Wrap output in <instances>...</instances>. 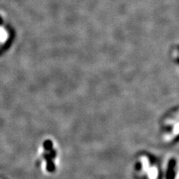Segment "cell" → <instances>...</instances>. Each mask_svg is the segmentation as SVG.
<instances>
[{"mask_svg":"<svg viewBox=\"0 0 179 179\" xmlns=\"http://www.w3.org/2000/svg\"><path fill=\"white\" fill-rule=\"evenodd\" d=\"M174 166H175V161L171 160L169 163V166L168 169V174H167V178L168 179H173L174 177Z\"/></svg>","mask_w":179,"mask_h":179,"instance_id":"6da1fadb","label":"cell"}]
</instances>
